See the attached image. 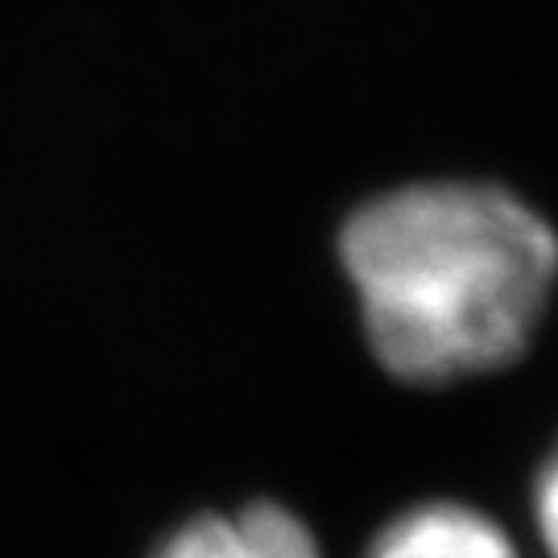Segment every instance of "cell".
Here are the masks:
<instances>
[{"instance_id": "6da1fadb", "label": "cell", "mask_w": 558, "mask_h": 558, "mask_svg": "<svg viewBox=\"0 0 558 558\" xmlns=\"http://www.w3.org/2000/svg\"><path fill=\"white\" fill-rule=\"evenodd\" d=\"M336 257L368 352L405 385H451L513 364L558 286L555 223L484 179L380 191L343 220Z\"/></svg>"}, {"instance_id": "7a4b0ae2", "label": "cell", "mask_w": 558, "mask_h": 558, "mask_svg": "<svg viewBox=\"0 0 558 558\" xmlns=\"http://www.w3.org/2000/svg\"><path fill=\"white\" fill-rule=\"evenodd\" d=\"M158 558H323L311 530L278 505H248L232 518L182 525Z\"/></svg>"}, {"instance_id": "3957f363", "label": "cell", "mask_w": 558, "mask_h": 558, "mask_svg": "<svg viewBox=\"0 0 558 558\" xmlns=\"http://www.w3.org/2000/svg\"><path fill=\"white\" fill-rule=\"evenodd\" d=\"M368 558H518L497 521L463 505H422L398 518Z\"/></svg>"}, {"instance_id": "277c9868", "label": "cell", "mask_w": 558, "mask_h": 558, "mask_svg": "<svg viewBox=\"0 0 558 558\" xmlns=\"http://www.w3.org/2000/svg\"><path fill=\"white\" fill-rule=\"evenodd\" d=\"M534 518H538V534L546 555L558 558V451L546 459L538 476V493H534Z\"/></svg>"}]
</instances>
